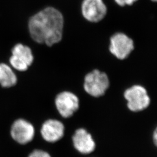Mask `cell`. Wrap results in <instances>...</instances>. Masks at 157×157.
Instances as JSON below:
<instances>
[{
    "mask_svg": "<svg viewBox=\"0 0 157 157\" xmlns=\"http://www.w3.org/2000/svg\"><path fill=\"white\" fill-rule=\"evenodd\" d=\"M27 157H51L50 154L42 148H35L30 152Z\"/></svg>",
    "mask_w": 157,
    "mask_h": 157,
    "instance_id": "7c38bea8",
    "label": "cell"
},
{
    "mask_svg": "<svg viewBox=\"0 0 157 157\" xmlns=\"http://www.w3.org/2000/svg\"><path fill=\"white\" fill-rule=\"evenodd\" d=\"M74 148L80 154H89L95 150L96 144L92 135L84 128L77 129L72 136Z\"/></svg>",
    "mask_w": 157,
    "mask_h": 157,
    "instance_id": "30bf717a",
    "label": "cell"
},
{
    "mask_svg": "<svg viewBox=\"0 0 157 157\" xmlns=\"http://www.w3.org/2000/svg\"><path fill=\"white\" fill-rule=\"evenodd\" d=\"M110 84L107 73L94 69L87 73L84 79V90L90 96L98 98L104 95Z\"/></svg>",
    "mask_w": 157,
    "mask_h": 157,
    "instance_id": "3957f363",
    "label": "cell"
},
{
    "mask_svg": "<svg viewBox=\"0 0 157 157\" xmlns=\"http://www.w3.org/2000/svg\"><path fill=\"white\" fill-rule=\"evenodd\" d=\"M17 82V72L6 62H0V86L4 89L13 87Z\"/></svg>",
    "mask_w": 157,
    "mask_h": 157,
    "instance_id": "8fae6325",
    "label": "cell"
},
{
    "mask_svg": "<svg viewBox=\"0 0 157 157\" xmlns=\"http://www.w3.org/2000/svg\"><path fill=\"white\" fill-rule=\"evenodd\" d=\"M151 1L152 2H156L157 1V0H151Z\"/></svg>",
    "mask_w": 157,
    "mask_h": 157,
    "instance_id": "9a60e30c",
    "label": "cell"
},
{
    "mask_svg": "<svg viewBox=\"0 0 157 157\" xmlns=\"http://www.w3.org/2000/svg\"><path fill=\"white\" fill-rule=\"evenodd\" d=\"M138 0H114L116 4L120 6H132Z\"/></svg>",
    "mask_w": 157,
    "mask_h": 157,
    "instance_id": "4fadbf2b",
    "label": "cell"
},
{
    "mask_svg": "<svg viewBox=\"0 0 157 157\" xmlns=\"http://www.w3.org/2000/svg\"><path fill=\"white\" fill-rule=\"evenodd\" d=\"M153 136H152V140L155 146H157V129H155L153 133Z\"/></svg>",
    "mask_w": 157,
    "mask_h": 157,
    "instance_id": "5bb4252c",
    "label": "cell"
},
{
    "mask_svg": "<svg viewBox=\"0 0 157 157\" xmlns=\"http://www.w3.org/2000/svg\"><path fill=\"white\" fill-rule=\"evenodd\" d=\"M64 134L65 126L57 119H48L40 124V136L47 143H56L62 139Z\"/></svg>",
    "mask_w": 157,
    "mask_h": 157,
    "instance_id": "9c48e42d",
    "label": "cell"
},
{
    "mask_svg": "<svg viewBox=\"0 0 157 157\" xmlns=\"http://www.w3.org/2000/svg\"><path fill=\"white\" fill-rule=\"evenodd\" d=\"M127 101V107L132 112H138L149 107L151 100L146 88L139 84H135L128 88L124 93Z\"/></svg>",
    "mask_w": 157,
    "mask_h": 157,
    "instance_id": "277c9868",
    "label": "cell"
},
{
    "mask_svg": "<svg viewBox=\"0 0 157 157\" xmlns=\"http://www.w3.org/2000/svg\"><path fill=\"white\" fill-rule=\"evenodd\" d=\"M35 56L32 48L22 43H17L11 50L8 63L17 72H25L34 61Z\"/></svg>",
    "mask_w": 157,
    "mask_h": 157,
    "instance_id": "7a4b0ae2",
    "label": "cell"
},
{
    "mask_svg": "<svg viewBox=\"0 0 157 157\" xmlns=\"http://www.w3.org/2000/svg\"><path fill=\"white\" fill-rule=\"evenodd\" d=\"M10 134L12 139L16 143L25 146L33 140L36 130L33 124L28 119L19 118L11 124Z\"/></svg>",
    "mask_w": 157,
    "mask_h": 157,
    "instance_id": "5b68a950",
    "label": "cell"
},
{
    "mask_svg": "<svg viewBox=\"0 0 157 157\" xmlns=\"http://www.w3.org/2000/svg\"><path fill=\"white\" fill-rule=\"evenodd\" d=\"M135 49L133 40L122 32L113 34L110 38L109 50L119 60H124Z\"/></svg>",
    "mask_w": 157,
    "mask_h": 157,
    "instance_id": "8992f818",
    "label": "cell"
},
{
    "mask_svg": "<svg viewBox=\"0 0 157 157\" xmlns=\"http://www.w3.org/2000/svg\"><path fill=\"white\" fill-rule=\"evenodd\" d=\"M28 26L35 43L51 47L62 40L64 17L58 10L48 6L30 17Z\"/></svg>",
    "mask_w": 157,
    "mask_h": 157,
    "instance_id": "6da1fadb",
    "label": "cell"
},
{
    "mask_svg": "<svg viewBox=\"0 0 157 157\" xmlns=\"http://www.w3.org/2000/svg\"><path fill=\"white\" fill-rule=\"evenodd\" d=\"M81 12L84 19L91 23H98L106 16L107 7L103 0H83Z\"/></svg>",
    "mask_w": 157,
    "mask_h": 157,
    "instance_id": "ba28073f",
    "label": "cell"
},
{
    "mask_svg": "<svg viewBox=\"0 0 157 157\" xmlns=\"http://www.w3.org/2000/svg\"><path fill=\"white\" fill-rule=\"evenodd\" d=\"M55 105L59 115L64 118H69L78 110L79 99L72 92L63 91L58 94L55 98Z\"/></svg>",
    "mask_w": 157,
    "mask_h": 157,
    "instance_id": "52a82bcc",
    "label": "cell"
}]
</instances>
